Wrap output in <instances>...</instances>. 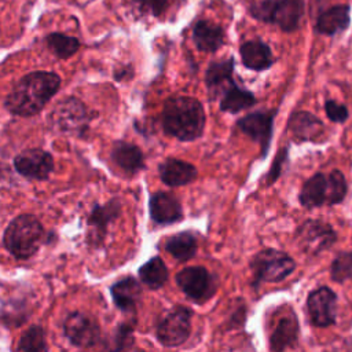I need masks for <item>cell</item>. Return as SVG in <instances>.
Here are the masks:
<instances>
[{
	"label": "cell",
	"mask_w": 352,
	"mask_h": 352,
	"mask_svg": "<svg viewBox=\"0 0 352 352\" xmlns=\"http://www.w3.org/2000/svg\"><path fill=\"white\" fill-rule=\"evenodd\" d=\"M234 58L223 59L219 62H212L205 73V82L210 92V96H216L219 92H224L234 81Z\"/></svg>",
	"instance_id": "7402d4cb"
},
{
	"label": "cell",
	"mask_w": 352,
	"mask_h": 352,
	"mask_svg": "<svg viewBox=\"0 0 352 352\" xmlns=\"http://www.w3.org/2000/svg\"><path fill=\"white\" fill-rule=\"evenodd\" d=\"M348 191L346 180L341 170L334 169L330 173H315L301 187L298 199L308 209L323 205L340 204Z\"/></svg>",
	"instance_id": "3957f363"
},
{
	"label": "cell",
	"mask_w": 352,
	"mask_h": 352,
	"mask_svg": "<svg viewBox=\"0 0 352 352\" xmlns=\"http://www.w3.org/2000/svg\"><path fill=\"white\" fill-rule=\"evenodd\" d=\"M133 3L140 12L160 16L166 10L169 0H133Z\"/></svg>",
	"instance_id": "d6a6232c"
},
{
	"label": "cell",
	"mask_w": 352,
	"mask_h": 352,
	"mask_svg": "<svg viewBox=\"0 0 352 352\" xmlns=\"http://www.w3.org/2000/svg\"><path fill=\"white\" fill-rule=\"evenodd\" d=\"M139 278L150 289H160L168 279V268L162 258L153 257L139 268Z\"/></svg>",
	"instance_id": "83f0119b"
},
{
	"label": "cell",
	"mask_w": 352,
	"mask_h": 352,
	"mask_svg": "<svg viewBox=\"0 0 352 352\" xmlns=\"http://www.w3.org/2000/svg\"><path fill=\"white\" fill-rule=\"evenodd\" d=\"M324 111H326L327 117L333 122H337V124L345 122L348 118V114H349L346 106H344L336 100H331V99L324 102Z\"/></svg>",
	"instance_id": "836d02e7"
},
{
	"label": "cell",
	"mask_w": 352,
	"mask_h": 352,
	"mask_svg": "<svg viewBox=\"0 0 352 352\" xmlns=\"http://www.w3.org/2000/svg\"><path fill=\"white\" fill-rule=\"evenodd\" d=\"M289 131L297 142H318L323 136L322 121L309 111H296L287 121Z\"/></svg>",
	"instance_id": "e0dca14e"
},
{
	"label": "cell",
	"mask_w": 352,
	"mask_h": 352,
	"mask_svg": "<svg viewBox=\"0 0 352 352\" xmlns=\"http://www.w3.org/2000/svg\"><path fill=\"white\" fill-rule=\"evenodd\" d=\"M190 331L191 311L186 307H177L158 323L157 338L165 346H177L188 338Z\"/></svg>",
	"instance_id": "9c48e42d"
},
{
	"label": "cell",
	"mask_w": 352,
	"mask_h": 352,
	"mask_svg": "<svg viewBox=\"0 0 352 352\" xmlns=\"http://www.w3.org/2000/svg\"><path fill=\"white\" fill-rule=\"evenodd\" d=\"M257 102L256 96L241 87H238L235 82H232L223 94H221V100H220V110L230 113V114H236L248 107H252Z\"/></svg>",
	"instance_id": "484cf974"
},
{
	"label": "cell",
	"mask_w": 352,
	"mask_h": 352,
	"mask_svg": "<svg viewBox=\"0 0 352 352\" xmlns=\"http://www.w3.org/2000/svg\"><path fill=\"white\" fill-rule=\"evenodd\" d=\"M331 278L338 282H352V252H341L331 264Z\"/></svg>",
	"instance_id": "1f68e13d"
},
{
	"label": "cell",
	"mask_w": 352,
	"mask_h": 352,
	"mask_svg": "<svg viewBox=\"0 0 352 352\" xmlns=\"http://www.w3.org/2000/svg\"><path fill=\"white\" fill-rule=\"evenodd\" d=\"M297 338H298V322H297V318L292 314L278 320L270 337V348L272 352H283L286 348L293 346Z\"/></svg>",
	"instance_id": "603a6c76"
},
{
	"label": "cell",
	"mask_w": 352,
	"mask_h": 352,
	"mask_svg": "<svg viewBox=\"0 0 352 352\" xmlns=\"http://www.w3.org/2000/svg\"><path fill=\"white\" fill-rule=\"evenodd\" d=\"M50 125L66 135L82 136L88 131L91 121L89 110L87 106L74 96H67L56 102L48 116Z\"/></svg>",
	"instance_id": "8992f818"
},
{
	"label": "cell",
	"mask_w": 352,
	"mask_h": 352,
	"mask_svg": "<svg viewBox=\"0 0 352 352\" xmlns=\"http://www.w3.org/2000/svg\"><path fill=\"white\" fill-rule=\"evenodd\" d=\"M121 212V202L114 198L106 202L104 205H95L88 216V228H89V241L95 245H99L107 231V226L118 217Z\"/></svg>",
	"instance_id": "9a60e30c"
},
{
	"label": "cell",
	"mask_w": 352,
	"mask_h": 352,
	"mask_svg": "<svg viewBox=\"0 0 352 352\" xmlns=\"http://www.w3.org/2000/svg\"><path fill=\"white\" fill-rule=\"evenodd\" d=\"M132 341V327L121 324L118 329L103 342L100 352H121Z\"/></svg>",
	"instance_id": "4dcf8cb0"
},
{
	"label": "cell",
	"mask_w": 352,
	"mask_h": 352,
	"mask_svg": "<svg viewBox=\"0 0 352 352\" xmlns=\"http://www.w3.org/2000/svg\"><path fill=\"white\" fill-rule=\"evenodd\" d=\"M241 59L245 67L254 72H263L274 63L271 48L261 40L245 41L239 48Z\"/></svg>",
	"instance_id": "44dd1931"
},
{
	"label": "cell",
	"mask_w": 352,
	"mask_h": 352,
	"mask_svg": "<svg viewBox=\"0 0 352 352\" xmlns=\"http://www.w3.org/2000/svg\"><path fill=\"white\" fill-rule=\"evenodd\" d=\"M14 166L26 179L45 180L54 170V160L41 148H29L14 158Z\"/></svg>",
	"instance_id": "5bb4252c"
},
{
	"label": "cell",
	"mask_w": 352,
	"mask_h": 352,
	"mask_svg": "<svg viewBox=\"0 0 352 352\" xmlns=\"http://www.w3.org/2000/svg\"><path fill=\"white\" fill-rule=\"evenodd\" d=\"M176 283L180 290L191 300L202 302L212 297L216 290L214 280L206 268L195 265L177 272Z\"/></svg>",
	"instance_id": "30bf717a"
},
{
	"label": "cell",
	"mask_w": 352,
	"mask_h": 352,
	"mask_svg": "<svg viewBox=\"0 0 352 352\" xmlns=\"http://www.w3.org/2000/svg\"><path fill=\"white\" fill-rule=\"evenodd\" d=\"M276 110L254 111L236 121L238 129L252 140L257 142L261 148V157H265L274 129V118Z\"/></svg>",
	"instance_id": "7c38bea8"
},
{
	"label": "cell",
	"mask_w": 352,
	"mask_h": 352,
	"mask_svg": "<svg viewBox=\"0 0 352 352\" xmlns=\"http://www.w3.org/2000/svg\"><path fill=\"white\" fill-rule=\"evenodd\" d=\"M205 120V110L201 102L191 96L166 99L161 113L164 132L182 142L198 139L204 132Z\"/></svg>",
	"instance_id": "7a4b0ae2"
},
{
	"label": "cell",
	"mask_w": 352,
	"mask_h": 352,
	"mask_svg": "<svg viewBox=\"0 0 352 352\" xmlns=\"http://www.w3.org/2000/svg\"><path fill=\"white\" fill-rule=\"evenodd\" d=\"M160 179L170 187L186 186L197 179V168L186 161L177 158H168L158 166Z\"/></svg>",
	"instance_id": "d6986e66"
},
{
	"label": "cell",
	"mask_w": 352,
	"mask_h": 352,
	"mask_svg": "<svg viewBox=\"0 0 352 352\" xmlns=\"http://www.w3.org/2000/svg\"><path fill=\"white\" fill-rule=\"evenodd\" d=\"M45 43H47V47L58 59H67L73 56L80 48L78 38L63 34V33L48 34L45 37Z\"/></svg>",
	"instance_id": "f1b7e54d"
},
{
	"label": "cell",
	"mask_w": 352,
	"mask_h": 352,
	"mask_svg": "<svg viewBox=\"0 0 352 352\" xmlns=\"http://www.w3.org/2000/svg\"><path fill=\"white\" fill-rule=\"evenodd\" d=\"M65 336L78 348H91L100 340V327L98 322L82 312L70 314L63 323Z\"/></svg>",
	"instance_id": "8fae6325"
},
{
	"label": "cell",
	"mask_w": 352,
	"mask_h": 352,
	"mask_svg": "<svg viewBox=\"0 0 352 352\" xmlns=\"http://www.w3.org/2000/svg\"><path fill=\"white\" fill-rule=\"evenodd\" d=\"M197 239L190 231H183L172 235L165 242V250L179 261H187L197 253Z\"/></svg>",
	"instance_id": "4316f807"
},
{
	"label": "cell",
	"mask_w": 352,
	"mask_h": 352,
	"mask_svg": "<svg viewBox=\"0 0 352 352\" xmlns=\"http://www.w3.org/2000/svg\"><path fill=\"white\" fill-rule=\"evenodd\" d=\"M150 217L154 223L165 226L179 221L183 217L180 202L169 192L158 191L150 197L148 202Z\"/></svg>",
	"instance_id": "2e32d148"
},
{
	"label": "cell",
	"mask_w": 352,
	"mask_h": 352,
	"mask_svg": "<svg viewBox=\"0 0 352 352\" xmlns=\"http://www.w3.org/2000/svg\"><path fill=\"white\" fill-rule=\"evenodd\" d=\"M337 239L336 231L322 220H307L296 231L298 246L308 254H319L329 249Z\"/></svg>",
	"instance_id": "ba28073f"
},
{
	"label": "cell",
	"mask_w": 352,
	"mask_h": 352,
	"mask_svg": "<svg viewBox=\"0 0 352 352\" xmlns=\"http://www.w3.org/2000/svg\"><path fill=\"white\" fill-rule=\"evenodd\" d=\"M249 14L283 32L298 29L304 15V0H261L250 4Z\"/></svg>",
	"instance_id": "5b68a950"
},
{
	"label": "cell",
	"mask_w": 352,
	"mask_h": 352,
	"mask_svg": "<svg viewBox=\"0 0 352 352\" xmlns=\"http://www.w3.org/2000/svg\"><path fill=\"white\" fill-rule=\"evenodd\" d=\"M60 77L52 72H32L23 76L7 95L6 109L21 117L40 113L59 91Z\"/></svg>",
	"instance_id": "6da1fadb"
},
{
	"label": "cell",
	"mask_w": 352,
	"mask_h": 352,
	"mask_svg": "<svg viewBox=\"0 0 352 352\" xmlns=\"http://www.w3.org/2000/svg\"><path fill=\"white\" fill-rule=\"evenodd\" d=\"M44 239V228L33 214H19L6 228L3 242L16 258L33 256Z\"/></svg>",
	"instance_id": "277c9868"
},
{
	"label": "cell",
	"mask_w": 352,
	"mask_h": 352,
	"mask_svg": "<svg viewBox=\"0 0 352 352\" xmlns=\"http://www.w3.org/2000/svg\"><path fill=\"white\" fill-rule=\"evenodd\" d=\"M351 23V7L349 4H337L324 10L315 22V32L318 34L334 36L345 29Z\"/></svg>",
	"instance_id": "ac0fdd59"
},
{
	"label": "cell",
	"mask_w": 352,
	"mask_h": 352,
	"mask_svg": "<svg viewBox=\"0 0 352 352\" xmlns=\"http://www.w3.org/2000/svg\"><path fill=\"white\" fill-rule=\"evenodd\" d=\"M294 268V260L286 253L275 249H265L258 252L252 261L254 283L280 282L289 276Z\"/></svg>",
	"instance_id": "52a82bcc"
},
{
	"label": "cell",
	"mask_w": 352,
	"mask_h": 352,
	"mask_svg": "<svg viewBox=\"0 0 352 352\" xmlns=\"http://www.w3.org/2000/svg\"><path fill=\"white\" fill-rule=\"evenodd\" d=\"M287 158V148L283 147L282 150L278 151V154L275 155L274 158V162H272V166L270 168V172H268V176H267V183H274L282 173V165L285 162V160Z\"/></svg>",
	"instance_id": "e575fe53"
},
{
	"label": "cell",
	"mask_w": 352,
	"mask_h": 352,
	"mask_svg": "<svg viewBox=\"0 0 352 352\" xmlns=\"http://www.w3.org/2000/svg\"><path fill=\"white\" fill-rule=\"evenodd\" d=\"M128 352H143V351H140V349H132V351H128Z\"/></svg>",
	"instance_id": "d590c367"
},
{
	"label": "cell",
	"mask_w": 352,
	"mask_h": 352,
	"mask_svg": "<svg viewBox=\"0 0 352 352\" xmlns=\"http://www.w3.org/2000/svg\"><path fill=\"white\" fill-rule=\"evenodd\" d=\"M192 41L199 51L216 52L224 44V30L210 21L199 19L192 26Z\"/></svg>",
	"instance_id": "ffe728a7"
},
{
	"label": "cell",
	"mask_w": 352,
	"mask_h": 352,
	"mask_svg": "<svg viewBox=\"0 0 352 352\" xmlns=\"http://www.w3.org/2000/svg\"><path fill=\"white\" fill-rule=\"evenodd\" d=\"M111 296H113L114 304L120 309L122 311L133 309L142 296L140 283L135 278L126 276L121 280H117L111 286Z\"/></svg>",
	"instance_id": "d4e9b609"
},
{
	"label": "cell",
	"mask_w": 352,
	"mask_h": 352,
	"mask_svg": "<svg viewBox=\"0 0 352 352\" xmlns=\"http://www.w3.org/2000/svg\"><path fill=\"white\" fill-rule=\"evenodd\" d=\"M18 348L22 352H47L45 333L41 326L29 327L21 337Z\"/></svg>",
	"instance_id": "f546056e"
},
{
	"label": "cell",
	"mask_w": 352,
	"mask_h": 352,
	"mask_svg": "<svg viewBox=\"0 0 352 352\" xmlns=\"http://www.w3.org/2000/svg\"><path fill=\"white\" fill-rule=\"evenodd\" d=\"M111 160L118 168L128 173H136L144 166V158L142 150L126 142H117L111 150Z\"/></svg>",
	"instance_id": "cb8c5ba5"
},
{
	"label": "cell",
	"mask_w": 352,
	"mask_h": 352,
	"mask_svg": "<svg viewBox=\"0 0 352 352\" xmlns=\"http://www.w3.org/2000/svg\"><path fill=\"white\" fill-rule=\"evenodd\" d=\"M307 308L311 322L318 327H327L336 322L337 296L326 286L309 293Z\"/></svg>",
	"instance_id": "4fadbf2b"
}]
</instances>
